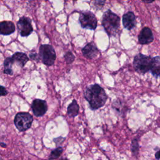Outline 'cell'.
I'll return each mask as SVG.
<instances>
[{
    "label": "cell",
    "instance_id": "ffe728a7",
    "mask_svg": "<svg viewBox=\"0 0 160 160\" xmlns=\"http://www.w3.org/2000/svg\"><path fill=\"white\" fill-rule=\"evenodd\" d=\"M106 0H94V5L97 9H101L104 4H105Z\"/></svg>",
    "mask_w": 160,
    "mask_h": 160
},
{
    "label": "cell",
    "instance_id": "30bf717a",
    "mask_svg": "<svg viewBox=\"0 0 160 160\" xmlns=\"http://www.w3.org/2000/svg\"><path fill=\"white\" fill-rule=\"evenodd\" d=\"M136 17L134 12L128 11L122 16V24L124 28L128 30H131L136 24Z\"/></svg>",
    "mask_w": 160,
    "mask_h": 160
},
{
    "label": "cell",
    "instance_id": "603a6c76",
    "mask_svg": "<svg viewBox=\"0 0 160 160\" xmlns=\"http://www.w3.org/2000/svg\"><path fill=\"white\" fill-rule=\"evenodd\" d=\"M155 158L156 159H160V150L156 151V152L155 153Z\"/></svg>",
    "mask_w": 160,
    "mask_h": 160
},
{
    "label": "cell",
    "instance_id": "ac0fdd59",
    "mask_svg": "<svg viewBox=\"0 0 160 160\" xmlns=\"http://www.w3.org/2000/svg\"><path fill=\"white\" fill-rule=\"evenodd\" d=\"M131 151L134 156H136L139 151V144L136 139H134L131 143Z\"/></svg>",
    "mask_w": 160,
    "mask_h": 160
},
{
    "label": "cell",
    "instance_id": "4fadbf2b",
    "mask_svg": "<svg viewBox=\"0 0 160 160\" xmlns=\"http://www.w3.org/2000/svg\"><path fill=\"white\" fill-rule=\"evenodd\" d=\"M14 62H16L21 68H22L25 66L27 62L29 61V58L28 56L21 52H16L11 56Z\"/></svg>",
    "mask_w": 160,
    "mask_h": 160
},
{
    "label": "cell",
    "instance_id": "484cf974",
    "mask_svg": "<svg viewBox=\"0 0 160 160\" xmlns=\"http://www.w3.org/2000/svg\"><path fill=\"white\" fill-rule=\"evenodd\" d=\"M74 1H76V0H74Z\"/></svg>",
    "mask_w": 160,
    "mask_h": 160
},
{
    "label": "cell",
    "instance_id": "7a4b0ae2",
    "mask_svg": "<svg viewBox=\"0 0 160 160\" xmlns=\"http://www.w3.org/2000/svg\"><path fill=\"white\" fill-rule=\"evenodd\" d=\"M101 24L109 37L114 36L118 32L120 18L111 9H108L102 14Z\"/></svg>",
    "mask_w": 160,
    "mask_h": 160
},
{
    "label": "cell",
    "instance_id": "5b68a950",
    "mask_svg": "<svg viewBox=\"0 0 160 160\" xmlns=\"http://www.w3.org/2000/svg\"><path fill=\"white\" fill-rule=\"evenodd\" d=\"M33 119L32 116L26 112H18L15 116L14 122L19 131H25L31 127Z\"/></svg>",
    "mask_w": 160,
    "mask_h": 160
},
{
    "label": "cell",
    "instance_id": "d4e9b609",
    "mask_svg": "<svg viewBox=\"0 0 160 160\" xmlns=\"http://www.w3.org/2000/svg\"><path fill=\"white\" fill-rule=\"evenodd\" d=\"M1 146H4V147H6V144H3L2 142H1Z\"/></svg>",
    "mask_w": 160,
    "mask_h": 160
},
{
    "label": "cell",
    "instance_id": "7402d4cb",
    "mask_svg": "<svg viewBox=\"0 0 160 160\" xmlns=\"http://www.w3.org/2000/svg\"><path fill=\"white\" fill-rule=\"evenodd\" d=\"M1 96H5L8 94V91L3 86H1Z\"/></svg>",
    "mask_w": 160,
    "mask_h": 160
},
{
    "label": "cell",
    "instance_id": "5bb4252c",
    "mask_svg": "<svg viewBox=\"0 0 160 160\" xmlns=\"http://www.w3.org/2000/svg\"><path fill=\"white\" fill-rule=\"evenodd\" d=\"M150 71L153 76L160 77V56H155L152 58Z\"/></svg>",
    "mask_w": 160,
    "mask_h": 160
},
{
    "label": "cell",
    "instance_id": "9c48e42d",
    "mask_svg": "<svg viewBox=\"0 0 160 160\" xmlns=\"http://www.w3.org/2000/svg\"><path fill=\"white\" fill-rule=\"evenodd\" d=\"M154 40V36L151 29L148 27L143 28L138 35V41L140 44H149Z\"/></svg>",
    "mask_w": 160,
    "mask_h": 160
},
{
    "label": "cell",
    "instance_id": "6da1fadb",
    "mask_svg": "<svg viewBox=\"0 0 160 160\" xmlns=\"http://www.w3.org/2000/svg\"><path fill=\"white\" fill-rule=\"evenodd\" d=\"M84 97L93 110L102 107L108 99L104 89L97 84L90 85L86 89Z\"/></svg>",
    "mask_w": 160,
    "mask_h": 160
},
{
    "label": "cell",
    "instance_id": "277c9868",
    "mask_svg": "<svg viewBox=\"0 0 160 160\" xmlns=\"http://www.w3.org/2000/svg\"><path fill=\"white\" fill-rule=\"evenodd\" d=\"M39 55L43 64L52 66L56 60V55L54 48L50 44H42L39 49Z\"/></svg>",
    "mask_w": 160,
    "mask_h": 160
},
{
    "label": "cell",
    "instance_id": "3957f363",
    "mask_svg": "<svg viewBox=\"0 0 160 160\" xmlns=\"http://www.w3.org/2000/svg\"><path fill=\"white\" fill-rule=\"evenodd\" d=\"M152 58L141 53L136 55L133 59V66L135 71L139 74H145L150 71Z\"/></svg>",
    "mask_w": 160,
    "mask_h": 160
},
{
    "label": "cell",
    "instance_id": "8992f818",
    "mask_svg": "<svg viewBox=\"0 0 160 160\" xmlns=\"http://www.w3.org/2000/svg\"><path fill=\"white\" fill-rule=\"evenodd\" d=\"M79 21L83 29L94 30L98 25V20L93 12L89 11H83L80 13Z\"/></svg>",
    "mask_w": 160,
    "mask_h": 160
},
{
    "label": "cell",
    "instance_id": "cb8c5ba5",
    "mask_svg": "<svg viewBox=\"0 0 160 160\" xmlns=\"http://www.w3.org/2000/svg\"><path fill=\"white\" fill-rule=\"evenodd\" d=\"M142 2H144V3H146V4H150V3H152V2H154L155 0H141Z\"/></svg>",
    "mask_w": 160,
    "mask_h": 160
},
{
    "label": "cell",
    "instance_id": "e0dca14e",
    "mask_svg": "<svg viewBox=\"0 0 160 160\" xmlns=\"http://www.w3.org/2000/svg\"><path fill=\"white\" fill-rule=\"evenodd\" d=\"M62 152V148L61 147H58L56 149H54L49 155V159H54L60 156Z\"/></svg>",
    "mask_w": 160,
    "mask_h": 160
},
{
    "label": "cell",
    "instance_id": "52a82bcc",
    "mask_svg": "<svg viewBox=\"0 0 160 160\" xmlns=\"http://www.w3.org/2000/svg\"><path fill=\"white\" fill-rule=\"evenodd\" d=\"M17 27L20 36L22 37H28L33 31L31 19L28 17H21L18 21Z\"/></svg>",
    "mask_w": 160,
    "mask_h": 160
},
{
    "label": "cell",
    "instance_id": "44dd1931",
    "mask_svg": "<svg viewBox=\"0 0 160 160\" xmlns=\"http://www.w3.org/2000/svg\"><path fill=\"white\" fill-rule=\"evenodd\" d=\"M29 58H30L32 60L36 61H39V60L41 59H40V57H39V55L38 54L36 53V52L29 54Z\"/></svg>",
    "mask_w": 160,
    "mask_h": 160
},
{
    "label": "cell",
    "instance_id": "ba28073f",
    "mask_svg": "<svg viewBox=\"0 0 160 160\" xmlns=\"http://www.w3.org/2000/svg\"><path fill=\"white\" fill-rule=\"evenodd\" d=\"M31 108L34 114L37 117H41L45 114L48 110V105L44 100L36 99L31 104Z\"/></svg>",
    "mask_w": 160,
    "mask_h": 160
},
{
    "label": "cell",
    "instance_id": "7c38bea8",
    "mask_svg": "<svg viewBox=\"0 0 160 160\" xmlns=\"http://www.w3.org/2000/svg\"><path fill=\"white\" fill-rule=\"evenodd\" d=\"M16 30L15 25L12 21H4L0 23V34L8 36L14 32Z\"/></svg>",
    "mask_w": 160,
    "mask_h": 160
},
{
    "label": "cell",
    "instance_id": "2e32d148",
    "mask_svg": "<svg viewBox=\"0 0 160 160\" xmlns=\"http://www.w3.org/2000/svg\"><path fill=\"white\" fill-rule=\"evenodd\" d=\"M14 64V61L12 57H8L5 59L4 61V73L8 75H12L13 74V71L12 69V64Z\"/></svg>",
    "mask_w": 160,
    "mask_h": 160
},
{
    "label": "cell",
    "instance_id": "9a60e30c",
    "mask_svg": "<svg viewBox=\"0 0 160 160\" xmlns=\"http://www.w3.org/2000/svg\"><path fill=\"white\" fill-rule=\"evenodd\" d=\"M79 111V107L76 100H73L72 102L68 106V114L70 118H74L76 116Z\"/></svg>",
    "mask_w": 160,
    "mask_h": 160
},
{
    "label": "cell",
    "instance_id": "d6986e66",
    "mask_svg": "<svg viewBox=\"0 0 160 160\" xmlns=\"http://www.w3.org/2000/svg\"><path fill=\"white\" fill-rule=\"evenodd\" d=\"M75 57L71 51H68L64 54V59L67 64H71L74 61Z\"/></svg>",
    "mask_w": 160,
    "mask_h": 160
},
{
    "label": "cell",
    "instance_id": "8fae6325",
    "mask_svg": "<svg viewBox=\"0 0 160 160\" xmlns=\"http://www.w3.org/2000/svg\"><path fill=\"white\" fill-rule=\"evenodd\" d=\"M82 53L83 56L88 59H93L99 54V50L92 42L88 43L82 49Z\"/></svg>",
    "mask_w": 160,
    "mask_h": 160
}]
</instances>
